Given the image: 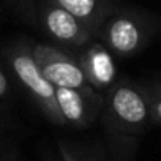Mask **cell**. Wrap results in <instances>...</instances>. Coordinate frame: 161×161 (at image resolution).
I'll return each mask as SVG.
<instances>
[{
	"instance_id": "5",
	"label": "cell",
	"mask_w": 161,
	"mask_h": 161,
	"mask_svg": "<svg viewBox=\"0 0 161 161\" xmlns=\"http://www.w3.org/2000/svg\"><path fill=\"white\" fill-rule=\"evenodd\" d=\"M97 35L101 36V43L114 54L126 57L137 52L144 41L145 32L142 25L131 16H114L101 24Z\"/></svg>"
},
{
	"instance_id": "8",
	"label": "cell",
	"mask_w": 161,
	"mask_h": 161,
	"mask_svg": "<svg viewBox=\"0 0 161 161\" xmlns=\"http://www.w3.org/2000/svg\"><path fill=\"white\" fill-rule=\"evenodd\" d=\"M51 2L82 21L90 30H93L95 35L103 24L101 0H51Z\"/></svg>"
},
{
	"instance_id": "6",
	"label": "cell",
	"mask_w": 161,
	"mask_h": 161,
	"mask_svg": "<svg viewBox=\"0 0 161 161\" xmlns=\"http://www.w3.org/2000/svg\"><path fill=\"white\" fill-rule=\"evenodd\" d=\"M77 60L95 90H109L115 84V62L111 51L103 43L89 44L79 54Z\"/></svg>"
},
{
	"instance_id": "13",
	"label": "cell",
	"mask_w": 161,
	"mask_h": 161,
	"mask_svg": "<svg viewBox=\"0 0 161 161\" xmlns=\"http://www.w3.org/2000/svg\"><path fill=\"white\" fill-rule=\"evenodd\" d=\"M0 161H14V158L10 156V155H5L3 158H0Z\"/></svg>"
},
{
	"instance_id": "11",
	"label": "cell",
	"mask_w": 161,
	"mask_h": 161,
	"mask_svg": "<svg viewBox=\"0 0 161 161\" xmlns=\"http://www.w3.org/2000/svg\"><path fill=\"white\" fill-rule=\"evenodd\" d=\"M8 89H10V82H8V77L5 74V71L0 66V98L5 97L8 93Z\"/></svg>"
},
{
	"instance_id": "3",
	"label": "cell",
	"mask_w": 161,
	"mask_h": 161,
	"mask_svg": "<svg viewBox=\"0 0 161 161\" xmlns=\"http://www.w3.org/2000/svg\"><path fill=\"white\" fill-rule=\"evenodd\" d=\"M32 52L41 73L54 87L74 89L95 97V89L90 86L77 57L51 44H35Z\"/></svg>"
},
{
	"instance_id": "12",
	"label": "cell",
	"mask_w": 161,
	"mask_h": 161,
	"mask_svg": "<svg viewBox=\"0 0 161 161\" xmlns=\"http://www.w3.org/2000/svg\"><path fill=\"white\" fill-rule=\"evenodd\" d=\"M152 93H155V95H159V97H161V86H156V87H153Z\"/></svg>"
},
{
	"instance_id": "2",
	"label": "cell",
	"mask_w": 161,
	"mask_h": 161,
	"mask_svg": "<svg viewBox=\"0 0 161 161\" xmlns=\"http://www.w3.org/2000/svg\"><path fill=\"white\" fill-rule=\"evenodd\" d=\"M104 112L109 120L122 131L136 133L153 120L148 93L141 87L123 80L114 84L104 98Z\"/></svg>"
},
{
	"instance_id": "9",
	"label": "cell",
	"mask_w": 161,
	"mask_h": 161,
	"mask_svg": "<svg viewBox=\"0 0 161 161\" xmlns=\"http://www.w3.org/2000/svg\"><path fill=\"white\" fill-rule=\"evenodd\" d=\"M58 153H60V156H62L63 161H90L87 158H80L79 155H76L73 152V148L68 144L62 142V141H58Z\"/></svg>"
},
{
	"instance_id": "10",
	"label": "cell",
	"mask_w": 161,
	"mask_h": 161,
	"mask_svg": "<svg viewBox=\"0 0 161 161\" xmlns=\"http://www.w3.org/2000/svg\"><path fill=\"white\" fill-rule=\"evenodd\" d=\"M148 100H150V108H152L153 120L161 125V97L155 95V93H148Z\"/></svg>"
},
{
	"instance_id": "4",
	"label": "cell",
	"mask_w": 161,
	"mask_h": 161,
	"mask_svg": "<svg viewBox=\"0 0 161 161\" xmlns=\"http://www.w3.org/2000/svg\"><path fill=\"white\" fill-rule=\"evenodd\" d=\"M41 24L51 38L71 47H82L92 40V36H95L93 30H90L82 21L52 2H47L43 7Z\"/></svg>"
},
{
	"instance_id": "7",
	"label": "cell",
	"mask_w": 161,
	"mask_h": 161,
	"mask_svg": "<svg viewBox=\"0 0 161 161\" xmlns=\"http://www.w3.org/2000/svg\"><path fill=\"white\" fill-rule=\"evenodd\" d=\"M90 100H95V97L74 89L55 87V101L66 125L82 128L92 122L95 111L90 106Z\"/></svg>"
},
{
	"instance_id": "1",
	"label": "cell",
	"mask_w": 161,
	"mask_h": 161,
	"mask_svg": "<svg viewBox=\"0 0 161 161\" xmlns=\"http://www.w3.org/2000/svg\"><path fill=\"white\" fill-rule=\"evenodd\" d=\"M7 60L14 77L27 90V93L41 109L44 117L54 125H66L55 101V87L41 73L33 57L32 47L25 44H18L7 52Z\"/></svg>"
}]
</instances>
